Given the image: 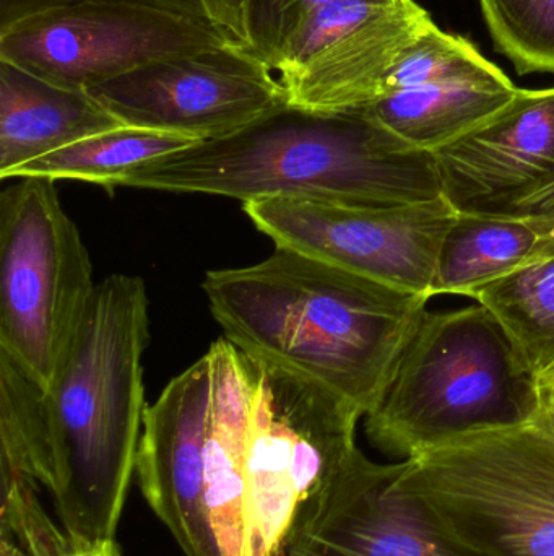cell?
I'll return each instance as SVG.
<instances>
[{
    "instance_id": "1",
    "label": "cell",
    "mask_w": 554,
    "mask_h": 556,
    "mask_svg": "<svg viewBox=\"0 0 554 556\" xmlns=\"http://www.w3.org/2000/svg\"><path fill=\"white\" fill-rule=\"evenodd\" d=\"M202 288L236 349L325 386L364 417L431 300L280 247L256 266L211 270Z\"/></svg>"
},
{
    "instance_id": "2",
    "label": "cell",
    "mask_w": 554,
    "mask_h": 556,
    "mask_svg": "<svg viewBox=\"0 0 554 556\" xmlns=\"http://www.w3.org/2000/svg\"><path fill=\"white\" fill-rule=\"evenodd\" d=\"M146 343L145 283L107 277L42 394L41 431L26 476L48 493L74 542L116 539L146 410Z\"/></svg>"
},
{
    "instance_id": "3",
    "label": "cell",
    "mask_w": 554,
    "mask_h": 556,
    "mask_svg": "<svg viewBox=\"0 0 554 556\" xmlns=\"http://www.w3.org/2000/svg\"><path fill=\"white\" fill-rule=\"evenodd\" d=\"M116 188L370 208L442 195L431 153L403 146L364 111L321 113L292 104L231 136L153 160Z\"/></svg>"
},
{
    "instance_id": "4",
    "label": "cell",
    "mask_w": 554,
    "mask_h": 556,
    "mask_svg": "<svg viewBox=\"0 0 554 556\" xmlns=\"http://www.w3.org/2000/svg\"><path fill=\"white\" fill-rule=\"evenodd\" d=\"M542 412V388L477 303L425 314L364 430L381 453L407 460Z\"/></svg>"
},
{
    "instance_id": "5",
    "label": "cell",
    "mask_w": 554,
    "mask_h": 556,
    "mask_svg": "<svg viewBox=\"0 0 554 556\" xmlns=\"http://www.w3.org/2000/svg\"><path fill=\"white\" fill-rule=\"evenodd\" d=\"M397 489L490 556H554V424L545 412L402 460Z\"/></svg>"
},
{
    "instance_id": "6",
    "label": "cell",
    "mask_w": 554,
    "mask_h": 556,
    "mask_svg": "<svg viewBox=\"0 0 554 556\" xmlns=\"http://www.w3.org/2000/svg\"><path fill=\"white\" fill-rule=\"evenodd\" d=\"M250 359L246 556H285L302 506L360 450L357 427L364 415L306 376Z\"/></svg>"
},
{
    "instance_id": "7",
    "label": "cell",
    "mask_w": 554,
    "mask_h": 556,
    "mask_svg": "<svg viewBox=\"0 0 554 556\" xmlns=\"http://www.w3.org/2000/svg\"><path fill=\"white\" fill-rule=\"evenodd\" d=\"M96 285L55 181L20 178L0 194V355L48 389Z\"/></svg>"
},
{
    "instance_id": "8",
    "label": "cell",
    "mask_w": 554,
    "mask_h": 556,
    "mask_svg": "<svg viewBox=\"0 0 554 556\" xmlns=\"http://www.w3.org/2000/svg\"><path fill=\"white\" fill-rule=\"evenodd\" d=\"M233 42L210 20L133 3L46 10L0 28V59L87 91L159 59Z\"/></svg>"
},
{
    "instance_id": "9",
    "label": "cell",
    "mask_w": 554,
    "mask_h": 556,
    "mask_svg": "<svg viewBox=\"0 0 554 556\" xmlns=\"http://www.w3.org/2000/svg\"><path fill=\"white\" fill-rule=\"evenodd\" d=\"M123 126L221 139L288 104L285 88L243 45L150 62L88 88Z\"/></svg>"
},
{
    "instance_id": "10",
    "label": "cell",
    "mask_w": 554,
    "mask_h": 556,
    "mask_svg": "<svg viewBox=\"0 0 554 556\" xmlns=\"http://www.w3.org/2000/svg\"><path fill=\"white\" fill-rule=\"evenodd\" d=\"M243 211L275 247L429 298L442 243L458 217L442 195L381 208L260 199L244 202Z\"/></svg>"
},
{
    "instance_id": "11",
    "label": "cell",
    "mask_w": 554,
    "mask_h": 556,
    "mask_svg": "<svg viewBox=\"0 0 554 556\" xmlns=\"http://www.w3.org/2000/svg\"><path fill=\"white\" fill-rule=\"evenodd\" d=\"M400 463L360 450L299 511L285 556H490L449 534L397 489Z\"/></svg>"
},
{
    "instance_id": "12",
    "label": "cell",
    "mask_w": 554,
    "mask_h": 556,
    "mask_svg": "<svg viewBox=\"0 0 554 556\" xmlns=\"http://www.w3.org/2000/svg\"><path fill=\"white\" fill-rule=\"evenodd\" d=\"M210 392L211 363L205 353L146 407L137 451V485L185 556H221L205 503Z\"/></svg>"
},
{
    "instance_id": "13",
    "label": "cell",
    "mask_w": 554,
    "mask_h": 556,
    "mask_svg": "<svg viewBox=\"0 0 554 556\" xmlns=\"http://www.w3.org/2000/svg\"><path fill=\"white\" fill-rule=\"evenodd\" d=\"M431 156L455 211H504L554 175V87L519 88L504 110Z\"/></svg>"
},
{
    "instance_id": "14",
    "label": "cell",
    "mask_w": 554,
    "mask_h": 556,
    "mask_svg": "<svg viewBox=\"0 0 554 556\" xmlns=\"http://www.w3.org/2000/svg\"><path fill=\"white\" fill-rule=\"evenodd\" d=\"M433 23L415 0H394L298 71L280 75L288 104L321 113L371 106L384 97L394 65Z\"/></svg>"
},
{
    "instance_id": "15",
    "label": "cell",
    "mask_w": 554,
    "mask_h": 556,
    "mask_svg": "<svg viewBox=\"0 0 554 556\" xmlns=\"http://www.w3.org/2000/svg\"><path fill=\"white\" fill-rule=\"evenodd\" d=\"M210 408L205 438V503L221 556H246V454L253 359L220 339L208 350Z\"/></svg>"
},
{
    "instance_id": "16",
    "label": "cell",
    "mask_w": 554,
    "mask_h": 556,
    "mask_svg": "<svg viewBox=\"0 0 554 556\" xmlns=\"http://www.w3.org/2000/svg\"><path fill=\"white\" fill-rule=\"evenodd\" d=\"M123 124L88 91L59 87L0 59V179L25 163Z\"/></svg>"
},
{
    "instance_id": "17",
    "label": "cell",
    "mask_w": 554,
    "mask_h": 556,
    "mask_svg": "<svg viewBox=\"0 0 554 556\" xmlns=\"http://www.w3.org/2000/svg\"><path fill=\"white\" fill-rule=\"evenodd\" d=\"M552 253L542 215L458 212L439 254L433 296L472 300L480 288Z\"/></svg>"
},
{
    "instance_id": "18",
    "label": "cell",
    "mask_w": 554,
    "mask_h": 556,
    "mask_svg": "<svg viewBox=\"0 0 554 556\" xmlns=\"http://www.w3.org/2000/svg\"><path fill=\"white\" fill-rule=\"evenodd\" d=\"M517 91L516 85H431L396 91L360 111L409 149L433 153L487 123Z\"/></svg>"
},
{
    "instance_id": "19",
    "label": "cell",
    "mask_w": 554,
    "mask_h": 556,
    "mask_svg": "<svg viewBox=\"0 0 554 556\" xmlns=\"http://www.w3.org/2000/svg\"><path fill=\"white\" fill-rule=\"evenodd\" d=\"M500 324L540 388L554 379V253L546 254L472 296Z\"/></svg>"
},
{
    "instance_id": "20",
    "label": "cell",
    "mask_w": 554,
    "mask_h": 556,
    "mask_svg": "<svg viewBox=\"0 0 554 556\" xmlns=\"http://www.w3.org/2000/svg\"><path fill=\"white\" fill-rule=\"evenodd\" d=\"M194 140L158 130L117 127L62 147L16 168L10 179L48 178L93 182L113 191L140 166L188 149Z\"/></svg>"
},
{
    "instance_id": "21",
    "label": "cell",
    "mask_w": 554,
    "mask_h": 556,
    "mask_svg": "<svg viewBox=\"0 0 554 556\" xmlns=\"http://www.w3.org/2000/svg\"><path fill=\"white\" fill-rule=\"evenodd\" d=\"M431 85L511 87L514 84L467 39L442 31L433 23L403 52L387 75L384 97L396 91Z\"/></svg>"
},
{
    "instance_id": "22",
    "label": "cell",
    "mask_w": 554,
    "mask_h": 556,
    "mask_svg": "<svg viewBox=\"0 0 554 556\" xmlns=\"http://www.w3.org/2000/svg\"><path fill=\"white\" fill-rule=\"evenodd\" d=\"M491 39L519 74H554V0H480Z\"/></svg>"
},
{
    "instance_id": "23",
    "label": "cell",
    "mask_w": 554,
    "mask_h": 556,
    "mask_svg": "<svg viewBox=\"0 0 554 556\" xmlns=\"http://www.w3.org/2000/svg\"><path fill=\"white\" fill-rule=\"evenodd\" d=\"M0 556H61L72 539L46 511L35 480L0 464Z\"/></svg>"
},
{
    "instance_id": "24",
    "label": "cell",
    "mask_w": 554,
    "mask_h": 556,
    "mask_svg": "<svg viewBox=\"0 0 554 556\" xmlns=\"http://www.w3.org/2000/svg\"><path fill=\"white\" fill-rule=\"evenodd\" d=\"M335 0H247L244 48L272 72H280L286 51L309 18Z\"/></svg>"
},
{
    "instance_id": "25",
    "label": "cell",
    "mask_w": 554,
    "mask_h": 556,
    "mask_svg": "<svg viewBox=\"0 0 554 556\" xmlns=\"http://www.w3.org/2000/svg\"><path fill=\"white\" fill-rule=\"evenodd\" d=\"M394 0H335L319 9L302 26L283 59L279 74H292L353 26Z\"/></svg>"
},
{
    "instance_id": "26",
    "label": "cell",
    "mask_w": 554,
    "mask_h": 556,
    "mask_svg": "<svg viewBox=\"0 0 554 556\" xmlns=\"http://www.w3.org/2000/svg\"><path fill=\"white\" fill-rule=\"evenodd\" d=\"M90 2L133 3V5L152 7V9L179 13V15L210 20L201 0H0V28H5L18 20L46 12V10Z\"/></svg>"
},
{
    "instance_id": "27",
    "label": "cell",
    "mask_w": 554,
    "mask_h": 556,
    "mask_svg": "<svg viewBox=\"0 0 554 556\" xmlns=\"http://www.w3.org/2000/svg\"><path fill=\"white\" fill-rule=\"evenodd\" d=\"M208 18L237 45L244 46V9L247 0H201Z\"/></svg>"
},
{
    "instance_id": "28",
    "label": "cell",
    "mask_w": 554,
    "mask_h": 556,
    "mask_svg": "<svg viewBox=\"0 0 554 556\" xmlns=\"http://www.w3.org/2000/svg\"><path fill=\"white\" fill-rule=\"evenodd\" d=\"M494 214L545 215L554 214V175L537 188L507 205L504 211Z\"/></svg>"
},
{
    "instance_id": "29",
    "label": "cell",
    "mask_w": 554,
    "mask_h": 556,
    "mask_svg": "<svg viewBox=\"0 0 554 556\" xmlns=\"http://www.w3.org/2000/svg\"><path fill=\"white\" fill-rule=\"evenodd\" d=\"M61 556H123L116 539L101 542H74Z\"/></svg>"
},
{
    "instance_id": "30",
    "label": "cell",
    "mask_w": 554,
    "mask_h": 556,
    "mask_svg": "<svg viewBox=\"0 0 554 556\" xmlns=\"http://www.w3.org/2000/svg\"><path fill=\"white\" fill-rule=\"evenodd\" d=\"M543 404H554V379L542 388Z\"/></svg>"
},
{
    "instance_id": "31",
    "label": "cell",
    "mask_w": 554,
    "mask_h": 556,
    "mask_svg": "<svg viewBox=\"0 0 554 556\" xmlns=\"http://www.w3.org/2000/svg\"><path fill=\"white\" fill-rule=\"evenodd\" d=\"M543 217L546 218V222H549L550 230H552L553 235V248H554V214H545Z\"/></svg>"
}]
</instances>
